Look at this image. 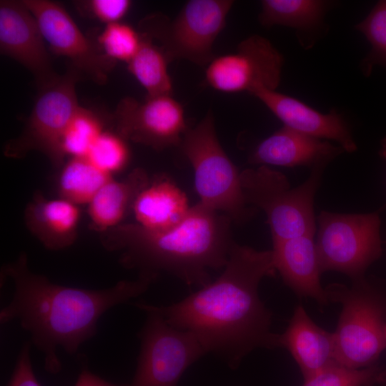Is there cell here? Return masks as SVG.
Listing matches in <instances>:
<instances>
[{"label":"cell","instance_id":"4","mask_svg":"<svg viewBox=\"0 0 386 386\" xmlns=\"http://www.w3.org/2000/svg\"><path fill=\"white\" fill-rule=\"evenodd\" d=\"M325 169H311L307 179L295 188L282 173L267 166L240 172L245 202L265 213L272 242L315 235L314 200Z\"/></svg>","mask_w":386,"mask_h":386},{"label":"cell","instance_id":"31","mask_svg":"<svg viewBox=\"0 0 386 386\" xmlns=\"http://www.w3.org/2000/svg\"><path fill=\"white\" fill-rule=\"evenodd\" d=\"M31 344L26 342L22 345L6 386H41L33 370L30 357Z\"/></svg>","mask_w":386,"mask_h":386},{"label":"cell","instance_id":"25","mask_svg":"<svg viewBox=\"0 0 386 386\" xmlns=\"http://www.w3.org/2000/svg\"><path fill=\"white\" fill-rule=\"evenodd\" d=\"M104 131V122L100 117L93 111L80 106L62 137L64 157H85Z\"/></svg>","mask_w":386,"mask_h":386},{"label":"cell","instance_id":"13","mask_svg":"<svg viewBox=\"0 0 386 386\" xmlns=\"http://www.w3.org/2000/svg\"><path fill=\"white\" fill-rule=\"evenodd\" d=\"M112 123L126 141L157 151L179 146L188 129L184 108L172 95L147 96L142 102L126 96L118 103Z\"/></svg>","mask_w":386,"mask_h":386},{"label":"cell","instance_id":"9","mask_svg":"<svg viewBox=\"0 0 386 386\" xmlns=\"http://www.w3.org/2000/svg\"><path fill=\"white\" fill-rule=\"evenodd\" d=\"M80 77L81 74L71 68L54 84L39 91L24 129L4 146L6 157L21 158L29 152L38 151L46 155L54 167L64 164L61 141L80 107L75 90Z\"/></svg>","mask_w":386,"mask_h":386},{"label":"cell","instance_id":"7","mask_svg":"<svg viewBox=\"0 0 386 386\" xmlns=\"http://www.w3.org/2000/svg\"><path fill=\"white\" fill-rule=\"evenodd\" d=\"M231 0H190L173 19L154 14L141 21V33L157 39L170 61L184 59L207 66L214 58L213 44L224 29Z\"/></svg>","mask_w":386,"mask_h":386},{"label":"cell","instance_id":"16","mask_svg":"<svg viewBox=\"0 0 386 386\" xmlns=\"http://www.w3.org/2000/svg\"><path fill=\"white\" fill-rule=\"evenodd\" d=\"M340 146L283 126L261 141L252 150L249 162L259 166L287 167H324L344 152Z\"/></svg>","mask_w":386,"mask_h":386},{"label":"cell","instance_id":"5","mask_svg":"<svg viewBox=\"0 0 386 386\" xmlns=\"http://www.w3.org/2000/svg\"><path fill=\"white\" fill-rule=\"evenodd\" d=\"M179 147L193 168L199 202L237 224L254 214L244 198L240 173L219 142L212 112L187 129Z\"/></svg>","mask_w":386,"mask_h":386},{"label":"cell","instance_id":"23","mask_svg":"<svg viewBox=\"0 0 386 386\" xmlns=\"http://www.w3.org/2000/svg\"><path fill=\"white\" fill-rule=\"evenodd\" d=\"M112 175L86 157H74L62 165L58 180L59 196L76 205L88 204Z\"/></svg>","mask_w":386,"mask_h":386},{"label":"cell","instance_id":"2","mask_svg":"<svg viewBox=\"0 0 386 386\" xmlns=\"http://www.w3.org/2000/svg\"><path fill=\"white\" fill-rule=\"evenodd\" d=\"M2 275L12 280L14 295L0 311L1 324L18 321L30 334L31 343L43 352L45 368L51 373L61 370L59 347L74 355L94 336L104 313L144 293L157 277L140 273L135 280H122L103 290L67 287L32 272L25 253L5 265Z\"/></svg>","mask_w":386,"mask_h":386},{"label":"cell","instance_id":"8","mask_svg":"<svg viewBox=\"0 0 386 386\" xmlns=\"http://www.w3.org/2000/svg\"><path fill=\"white\" fill-rule=\"evenodd\" d=\"M378 212L340 214L322 211L315 244L322 272L335 271L352 280L364 277L382 254Z\"/></svg>","mask_w":386,"mask_h":386},{"label":"cell","instance_id":"28","mask_svg":"<svg viewBox=\"0 0 386 386\" xmlns=\"http://www.w3.org/2000/svg\"><path fill=\"white\" fill-rule=\"evenodd\" d=\"M85 157L101 170L112 175L127 165L129 150L126 140L116 132L104 131Z\"/></svg>","mask_w":386,"mask_h":386},{"label":"cell","instance_id":"21","mask_svg":"<svg viewBox=\"0 0 386 386\" xmlns=\"http://www.w3.org/2000/svg\"><path fill=\"white\" fill-rule=\"evenodd\" d=\"M150 179L142 168L133 169L122 180L112 179L88 204L91 227L104 232L118 225L132 212L134 202Z\"/></svg>","mask_w":386,"mask_h":386},{"label":"cell","instance_id":"10","mask_svg":"<svg viewBox=\"0 0 386 386\" xmlns=\"http://www.w3.org/2000/svg\"><path fill=\"white\" fill-rule=\"evenodd\" d=\"M147 313L130 386H177L184 371L207 352L192 332L170 325L155 312Z\"/></svg>","mask_w":386,"mask_h":386},{"label":"cell","instance_id":"12","mask_svg":"<svg viewBox=\"0 0 386 386\" xmlns=\"http://www.w3.org/2000/svg\"><path fill=\"white\" fill-rule=\"evenodd\" d=\"M22 1L36 18L52 52L66 58L71 68L95 83L107 82L117 62L83 34L61 4L49 0Z\"/></svg>","mask_w":386,"mask_h":386},{"label":"cell","instance_id":"29","mask_svg":"<svg viewBox=\"0 0 386 386\" xmlns=\"http://www.w3.org/2000/svg\"><path fill=\"white\" fill-rule=\"evenodd\" d=\"M355 28L363 34L372 47L364 61L363 71L370 72L375 64L386 65V0L380 1Z\"/></svg>","mask_w":386,"mask_h":386},{"label":"cell","instance_id":"1","mask_svg":"<svg viewBox=\"0 0 386 386\" xmlns=\"http://www.w3.org/2000/svg\"><path fill=\"white\" fill-rule=\"evenodd\" d=\"M221 275L179 302L168 306L137 303L170 325L194 334L207 352L236 366L257 348L277 347L272 313L261 300L263 278L274 276L272 251L234 243Z\"/></svg>","mask_w":386,"mask_h":386},{"label":"cell","instance_id":"6","mask_svg":"<svg viewBox=\"0 0 386 386\" xmlns=\"http://www.w3.org/2000/svg\"><path fill=\"white\" fill-rule=\"evenodd\" d=\"M329 302L342 306L333 332L337 363L352 369L375 365L386 349L385 307L365 277L351 286L331 284L325 287Z\"/></svg>","mask_w":386,"mask_h":386},{"label":"cell","instance_id":"15","mask_svg":"<svg viewBox=\"0 0 386 386\" xmlns=\"http://www.w3.org/2000/svg\"><path fill=\"white\" fill-rule=\"evenodd\" d=\"M250 94L262 102L284 126L302 134L338 143L345 152H354L357 144L347 124L336 112L322 114L288 95L258 88Z\"/></svg>","mask_w":386,"mask_h":386},{"label":"cell","instance_id":"3","mask_svg":"<svg viewBox=\"0 0 386 386\" xmlns=\"http://www.w3.org/2000/svg\"><path fill=\"white\" fill-rule=\"evenodd\" d=\"M231 219L198 202L177 226L151 230L137 223L122 224L102 232L103 245L122 252L121 262L141 273L172 274L189 286L202 287L209 272L224 268L234 243Z\"/></svg>","mask_w":386,"mask_h":386},{"label":"cell","instance_id":"17","mask_svg":"<svg viewBox=\"0 0 386 386\" xmlns=\"http://www.w3.org/2000/svg\"><path fill=\"white\" fill-rule=\"evenodd\" d=\"M277 347L287 350L306 380L336 360L333 332L318 326L302 305H297L287 327L277 334Z\"/></svg>","mask_w":386,"mask_h":386},{"label":"cell","instance_id":"19","mask_svg":"<svg viewBox=\"0 0 386 386\" xmlns=\"http://www.w3.org/2000/svg\"><path fill=\"white\" fill-rule=\"evenodd\" d=\"M27 228L48 249L71 246L77 237L79 205L63 198L47 199L37 192L25 209Z\"/></svg>","mask_w":386,"mask_h":386},{"label":"cell","instance_id":"18","mask_svg":"<svg viewBox=\"0 0 386 386\" xmlns=\"http://www.w3.org/2000/svg\"><path fill=\"white\" fill-rule=\"evenodd\" d=\"M272 251L276 271L297 295L310 297L320 305L329 302L320 282L322 272L315 235L272 242Z\"/></svg>","mask_w":386,"mask_h":386},{"label":"cell","instance_id":"14","mask_svg":"<svg viewBox=\"0 0 386 386\" xmlns=\"http://www.w3.org/2000/svg\"><path fill=\"white\" fill-rule=\"evenodd\" d=\"M39 24L22 1H0L1 54L18 61L34 76L39 91L59 80Z\"/></svg>","mask_w":386,"mask_h":386},{"label":"cell","instance_id":"11","mask_svg":"<svg viewBox=\"0 0 386 386\" xmlns=\"http://www.w3.org/2000/svg\"><path fill=\"white\" fill-rule=\"evenodd\" d=\"M283 62L282 55L267 39L252 35L242 41L235 51L214 56L205 67V82L224 93L276 90Z\"/></svg>","mask_w":386,"mask_h":386},{"label":"cell","instance_id":"24","mask_svg":"<svg viewBox=\"0 0 386 386\" xmlns=\"http://www.w3.org/2000/svg\"><path fill=\"white\" fill-rule=\"evenodd\" d=\"M261 6L259 21L262 26L307 30L320 23L326 4L316 0H264Z\"/></svg>","mask_w":386,"mask_h":386},{"label":"cell","instance_id":"27","mask_svg":"<svg viewBox=\"0 0 386 386\" xmlns=\"http://www.w3.org/2000/svg\"><path fill=\"white\" fill-rule=\"evenodd\" d=\"M140 31L122 21L107 24L97 37L102 52L112 60L127 64L136 55L142 44Z\"/></svg>","mask_w":386,"mask_h":386},{"label":"cell","instance_id":"22","mask_svg":"<svg viewBox=\"0 0 386 386\" xmlns=\"http://www.w3.org/2000/svg\"><path fill=\"white\" fill-rule=\"evenodd\" d=\"M142 34V44L127 63L128 71L145 89L147 96L172 95L173 84L168 71L169 59L150 37Z\"/></svg>","mask_w":386,"mask_h":386},{"label":"cell","instance_id":"32","mask_svg":"<svg viewBox=\"0 0 386 386\" xmlns=\"http://www.w3.org/2000/svg\"><path fill=\"white\" fill-rule=\"evenodd\" d=\"M75 386H114L95 375L89 370L84 369L78 377Z\"/></svg>","mask_w":386,"mask_h":386},{"label":"cell","instance_id":"20","mask_svg":"<svg viewBox=\"0 0 386 386\" xmlns=\"http://www.w3.org/2000/svg\"><path fill=\"white\" fill-rule=\"evenodd\" d=\"M189 209L185 193L168 177L159 176L150 180L139 193L132 212L137 224L163 231L182 222Z\"/></svg>","mask_w":386,"mask_h":386},{"label":"cell","instance_id":"26","mask_svg":"<svg viewBox=\"0 0 386 386\" xmlns=\"http://www.w3.org/2000/svg\"><path fill=\"white\" fill-rule=\"evenodd\" d=\"M386 382V370L375 365L352 369L337 362L304 380L302 386H372Z\"/></svg>","mask_w":386,"mask_h":386},{"label":"cell","instance_id":"33","mask_svg":"<svg viewBox=\"0 0 386 386\" xmlns=\"http://www.w3.org/2000/svg\"><path fill=\"white\" fill-rule=\"evenodd\" d=\"M379 154L381 157L386 159V137H385L382 141L380 144V149L379 150Z\"/></svg>","mask_w":386,"mask_h":386},{"label":"cell","instance_id":"30","mask_svg":"<svg viewBox=\"0 0 386 386\" xmlns=\"http://www.w3.org/2000/svg\"><path fill=\"white\" fill-rule=\"evenodd\" d=\"M84 14L104 24L120 22L130 9L129 0H89L78 2Z\"/></svg>","mask_w":386,"mask_h":386},{"label":"cell","instance_id":"34","mask_svg":"<svg viewBox=\"0 0 386 386\" xmlns=\"http://www.w3.org/2000/svg\"><path fill=\"white\" fill-rule=\"evenodd\" d=\"M385 334H386V328H385Z\"/></svg>","mask_w":386,"mask_h":386}]
</instances>
